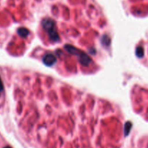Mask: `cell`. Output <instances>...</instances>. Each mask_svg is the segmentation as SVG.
I'll use <instances>...</instances> for the list:
<instances>
[{
  "instance_id": "1",
  "label": "cell",
  "mask_w": 148,
  "mask_h": 148,
  "mask_svg": "<svg viewBox=\"0 0 148 148\" xmlns=\"http://www.w3.org/2000/svg\"><path fill=\"white\" fill-rule=\"evenodd\" d=\"M42 25H43L44 28H45V30L48 33L52 41L56 42L59 39V37L57 34L56 28H55V24L52 20L47 18L42 22Z\"/></svg>"
},
{
  "instance_id": "2",
  "label": "cell",
  "mask_w": 148,
  "mask_h": 148,
  "mask_svg": "<svg viewBox=\"0 0 148 148\" xmlns=\"http://www.w3.org/2000/svg\"><path fill=\"white\" fill-rule=\"evenodd\" d=\"M43 60L46 65H51L55 62V60H56V58H55V57L54 56V55H46L45 58H44Z\"/></svg>"
},
{
  "instance_id": "3",
  "label": "cell",
  "mask_w": 148,
  "mask_h": 148,
  "mask_svg": "<svg viewBox=\"0 0 148 148\" xmlns=\"http://www.w3.org/2000/svg\"><path fill=\"white\" fill-rule=\"evenodd\" d=\"M18 34H20L21 36H25L28 35V30L25 29V28H21V29H19L18 31Z\"/></svg>"
},
{
  "instance_id": "4",
  "label": "cell",
  "mask_w": 148,
  "mask_h": 148,
  "mask_svg": "<svg viewBox=\"0 0 148 148\" xmlns=\"http://www.w3.org/2000/svg\"><path fill=\"white\" fill-rule=\"evenodd\" d=\"M2 90H3V84H2V80L0 79V92H2Z\"/></svg>"
},
{
  "instance_id": "5",
  "label": "cell",
  "mask_w": 148,
  "mask_h": 148,
  "mask_svg": "<svg viewBox=\"0 0 148 148\" xmlns=\"http://www.w3.org/2000/svg\"><path fill=\"white\" fill-rule=\"evenodd\" d=\"M4 148H11V147H10L8 146V147H4Z\"/></svg>"
}]
</instances>
